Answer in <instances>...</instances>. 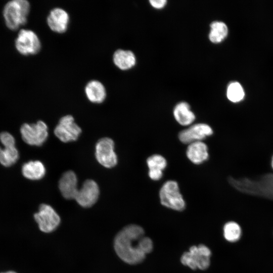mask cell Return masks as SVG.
<instances>
[{"instance_id": "obj_1", "label": "cell", "mask_w": 273, "mask_h": 273, "mask_svg": "<svg viewBox=\"0 0 273 273\" xmlns=\"http://www.w3.org/2000/svg\"><path fill=\"white\" fill-rule=\"evenodd\" d=\"M114 247L118 257L125 262L136 264L142 262L153 248L151 239L145 236L143 229L130 224L116 236Z\"/></svg>"}, {"instance_id": "obj_2", "label": "cell", "mask_w": 273, "mask_h": 273, "mask_svg": "<svg viewBox=\"0 0 273 273\" xmlns=\"http://www.w3.org/2000/svg\"><path fill=\"white\" fill-rule=\"evenodd\" d=\"M30 10V4L26 0H12L5 5L3 15L6 26L15 31L24 25Z\"/></svg>"}, {"instance_id": "obj_3", "label": "cell", "mask_w": 273, "mask_h": 273, "mask_svg": "<svg viewBox=\"0 0 273 273\" xmlns=\"http://www.w3.org/2000/svg\"><path fill=\"white\" fill-rule=\"evenodd\" d=\"M159 197L161 204L167 208L180 211L186 207L185 201L176 181H166L160 190Z\"/></svg>"}, {"instance_id": "obj_4", "label": "cell", "mask_w": 273, "mask_h": 273, "mask_svg": "<svg viewBox=\"0 0 273 273\" xmlns=\"http://www.w3.org/2000/svg\"><path fill=\"white\" fill-rule=\"evenodd\" d=\"M211 251L204 245L193 246L180 258L183 264L192 269H207L210 263Z\"/></svg>"}, {"instance_id": "obj_5", "label": "cell", "mask_w": 273, "mask_h": 273, "mask_svg": "<svg viewBox=\"0 0 273 273\" xmlns=\"http://www.w3.org/2000/svg\"><path fill=\"white\" fill-rule=\"evenodd\" d=\"M20 132L23 141L30 146H40L48 136V128L43 121H38L35 123L23 124Z\"/></svg>"}, {"instance_id": "obj_6", "label": "cell", "mask_w": 273, "mask_h": 273, "mask_svg": "<svg viewBox=\"0 0 273 273\" xmlns=\"http://www.w3.org/2000/svg\"><path fill=\"white\" fill-rule=\"evenodd\" d=\"M17 51L23 56L34 55L39 52L41 43L37 34L30 29H21L15 41Z\"/></svg>"}, {"instance_id": "obj_7", "label": "cell", "mask_w": 273, "mask_h": 273, "mask_svg": "<svg viewBox=\"0 0 273 273\" xmlns=\"http://www.w3.org/2000/svg\"><path fill=\"white\" fill-rule=\"evenodd\" d=\"M95 156L98 162L105 167L110 168L117 163V157L114 151V141L109 138H103L96 145Z\"/></svg>"}, {"instance_id": "obj_8", "label": "cell", "mask_w": 273, "mask_h": 273, "mask_svg": "<svg viewBox=\"0 0 273 273\" xmlns=\"http://www.w3.org/2000/svg\"><path fill=\"white\" fill-rule=\"evenodd\" d=\"M81 132V129L70 115L62 117L54 129L55 135L64 143L77 140Z\"/></svg>"}, {"instance_id": "obj_9", "label": "cell", "mask_w": 273, "mask_h": 273, "mask_svg": "<svg viewBox=\"0 0 273 273\" xmlns=\"http://www.w3.org/2000/svg\"><path fill=\"white\" fill-rule=\"evenodd\" d=\"M34 218L40 230L44 233L54 231L60 222V218L52 206L46 204L40 205L39 210L34 214Z\"/></svg>"}, {"instance_id": "obj_10", "label": "cell", "mask_w": 273, "mask_h": 273, "mask_svg": "<svg viewBox=\"0 0 273 273\" xmlns=\"http://www.w3.org/2000/svg\"><path fill=\"white\" fill-rule=\"evenodd\" d=\"M213 133V129L209 125L199 123L180 131L178 138L182 143L189 145L195 142L202 141Z\"/></svg>"}, {"instance_id": "obj_11", "label": "cell", "mask_w": 273, "mask_h": 273, "mask_svg": "<svg viewBox=\"0 0 273 273\" xmlns=\"http://www.w3.org/2000/svg\"><path fill=\"white\" fill-rule=\"evenodd\" d=\"M99 194V188L97 183L92 179H87L78 190L75 200L81 206L90 207L97 202Z\"/></svg>"}, {"instance_id": "obj_12", "label": "cell", "mask_w": 273, "mask_h": 273, "mask_svg": "<svg viewBox=\"0 0 273 273\" xmlns=\"http://www.w3.org/2000/svg\"><path fill=\"white\" fill-rule=\"evenodd\" d=\"M70 22L68 13L59 7L52 9L47 18V23L49 28L54 32L63 33L65 32Z\"/></svg>"}, {"instance_id": "obj_13", "label": "cell", "mask_w": 273, "mask_h": 273, "mask_svg": "<svg viewBox=\"0 0 273 273\" xmlns=\"http://www.w3.org/2000/svg\"><path fill=\"white\" fill-rule=\"evenodd\" d=\"M59 188L65 199H75L78 190L76 174L71 170L64 173L59 180Z\"/></svg>"}, {"instance_id": "obj_14", "label": "cell", "mask_w": 273, "mask_h": 273, "mask_svg": "<svg viewBox=\"0 0 273 273\" xmlns=\"http://www.w3.org/2000/svg\"><path fill=\"white\" fill-rule=\"evenodd\" d=\"M186 155L188 159L194 164H201L209 158L207 145L202 141L192 143L188 145Z\"/></svg>"}, {"instance_id": "obj_15", "label": "cell", "mask_w": 273, "mask_h": 273, "mask_svg": "<svg viewBox=\"0 0 273 273\" xmlns=\"http://www.w3.org/2000/svg\"><path fill=\"white\" fill-rule=\"evenodd\" d=\"M84 93L87 99L92 103L100 104L106 98L107 91L104 85L97 80L89 81L85 86Z\"/></svg>"}, {"instance_id": "obj_16", "label": "cell", "mask_w": 273, "mask_h": 273, "mask_svg": "<svg viewBox=\"0 0 273 273\" xmlns=\"http://www.w3.org/2000/svg\"><path fill=\"white\" fill-rule=\"evenodd\" d=\"M149 168L148 175L153 180H158L163 176V171L167 166L166 159L160 154H153L146 161Z\"/></svg>"}, {"instance_id": "obj_17", "label": "cell", "mask_w": 273, "mask_h": 273, "mask_svg": "<svg viewBox=\"0 0 273 273\" xmlns=\"http://www.w3.org/2000/svg\"><path fill=\"white\" fill-rule=\"evenodd\" d=\"M114 64L121 70H127L132 68L136 63L134 53L130 50L118 49L112 56Z\"/></svg>"}, {"instance_id": "obj_18", "label": "cell", "mask_w": 273, "mask_h": 273, "mask_svg": "<svg viewBox=\"0 0 273 273\" xmlns=\"http://www.w3.org/2000/svg\"><path fill=\"white\" fill-rule=\"evenodd\" d=\"M21 172L26 178L37 180L43 177L46 170L41 162L38 160H31L23 164Z\"/></svg>"}, {"instance_id": "obj_19", "label": "cell", "mask_w": 273, "mask_h": 273, "mask_svg": "<svg viewBox=\"0 0 273 273\" xmlns=\"http://www.w3.org/2000/svg\"><path fill=\"white\" fill-rule=\"evenodd\" d=\"M173 113L177 122L183 126L191 125L196 118L195 115L191 110L189 104L185 102L177 104L173 109Z\"/></svg>"}, {"instance_id": "obj_20", "label": "cell", "mask_w": 273, "mask_h": 273, "mask_svg": "<svg viewBox=\"0 0 273 273\" xmlns=\"http://www.w3.org/2000/svg\"><path fill=\"white\" fill-rule=\"evenodd\" d=\"M19 158L18 149L15 147H5L0 145V163L5 167L15 164Z\"/></svg>"}, {"instance_id": "obj_21", "label": "cell", "mask_w": 273, "mask_h": 273, "mask_svg": "<svg viewBox=\"0 0 273 273\" xmlns=\"http://www.w3.org/2000/svg\"><path fill=\"white\" fill-rule=\"evenodd\" d=\"M209 34L210 40L215 43L220 42L227 36L228 28L226 24L221 21H214L211 23Z\"/></svg>"}, {"instance_id": "obj_22", "label": "cell", "mask_w": 273, "mask_h": 273, "mask_svg": "<svg viewBox=\"0 0 273 273\" xmlns=\"http://www.w3.org/2000/svg\"><path fill=\"white\" fill-rule=\"evenodd\" d=\"M223 234L224 239L228 242L234 243L239 240L242 236V229L236 222H227L223 228Z\"/></svg>"}, {"instance_id": "obj_23", "label": "cell", "mask_w": 273, "mask_h": 273, "mask_svg": "<svg viewBox=\"0 0 273 273\" xmlns=\"http://www.w3.org/2000/svg\"><path fill=\"white\" fill-rule=\"evenodd\" d=\"M226 96L229 101L237 103L244 99L245 92L241 84L238 82L234 81L228 85Z\"/></svg>"}, {"instance_id": "obj_24", "label": "cell", "mask_w": 273, "mask_h": 273, "mask_svg": "<svg viewBox=\"0 0 273 273\" xmlns=\"http://www.w3.org/2000/svg\"><path fill=\"white\" fill-rule=\"evenodd\" d=\"M0 143L3 147H11L16 146L15 137L10 132L3 131L0 133Z\"/></svg>"}, {"instance_id": "obj_25", "label": "cell", "mask_w": 273, "mask_h": 273, "mask_svg": "<svg viewBox=\"0 0 273 273\" xmlns=\"http://www.w3.org/2000/svg\"><path fill=\"white\" fill-rule=\"evenodd\" d=\"M149 2L153 7L161 9L165 6L167 1L166 0H150Z\"/></svg>"}, {"instance_id": "obj_26", "label": "cell", "mask_w": 273, "mask_h": 273, "mask_svg": "<svg viewBox=\"0 0 273 273\" xmlns=\"http://www.w3.org/2000/svg\"><path fill=\"white\" fill-rule=\"evenodd\" d=\"M270 165H271V169L273 171V155L271 157Z\"/></svg>"}, {"instance_id": "obj_27", "label": "cell", "mask_w": 273, "mask_h": 273, "mask_svg": "<svg viewBox=\"0 0 273 273\" xmlns=\"http://www.w3.org/2000/svg\"><path fill=\"white\" fill-rule=\"evenodd\" d=\"M1 273H17V272L14 271L10 270V271H6V272H1Z\"/></svg>"}]
</instances>
